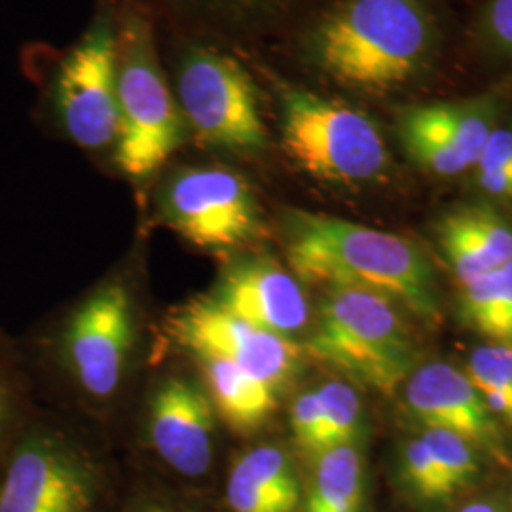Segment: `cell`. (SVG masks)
Listing matches in <instances>:
<instances>
[{
  "instance_id": "obj_30",
  "label": "cell",
  "mask_w": 512,
  "mask_h": 512,
  "mask_svg": "<svg viewBox=\"0 0 512 512\" xmlns=\"http://www.w3.org/2000/svg\"><path fill=\"white\" fill-rule=\"evenodd\" d=\"M12 412H14L12 391H10L8 384L0 378V437H2L4 429L8 427L10 420H12Z\"/></svg>"
},
{
  "instance_id": "obj_15",
  "label": "cell",
  "mask_w": 512,
  "mask_h": 512,
  "mask_svg": "<svg viewBox=\"0 0 512 512\" xmlns=\"http://www.w3.org/2000/svg\"><path fill=\"white\" fill-rule=\"evenodd\" d=\"M439 245L461 285L512 262V226L488 207H461L440 220Z\"/></svg>"
},
{
  "instance_id": "obj_25",
  "label": "cell",
  "mask_w": 512,
  "mask_h": 512,
  "mask_svg": "<svg viewBox=\"0 0 512 512\" xmlns=\"http://www.w3.org/2000/svg\"><path fill=\"white\" fill-rule=\"evenodd\" d=\"M404 147L416 164L442 177H454L463 173L469 164L459 156L456 150L446 145H440L437 141L423 137L414 131L401 129Z\"/></svg>"
},
{
  "instance_id": "obj_33",
  "label": "cell",
  "mask_w": 512,
  "mask_h": 512,
  "mask_svg": "<svg viewBox=\"0 0 512 512\" xmlns=\"http://www.w3.org/2000/svg\"><path fill=\"white\" fill-rule=\"evenodd\" d=\"M509 512H512V499H511V509H509Z\"/></svg>"
},
{
  "instance_id": "obj_31",
  "label": "cell",
  "mask_w": 512,
  "mask_h": 512,
  "mask_svg": "<svg viewBox=\"0 0 512 512\" xmlns=\"http://www.w3.org/2000/svg\"><path fill=\"white\" fill-rule=\"evenodd\" d=\"M458 512H509V509L492 499H476V501L463 505Z\"/></svg>"
},
{
  "instance_id": "obj_5",
  "label": "cell",
  "mask_w": 512,
  "mask_h": 512,
  "mask_svg": "<svg viewBox=\"0 0 512 512\" xmlns=\"http://www.w3.org/2000/svg\"><path fill=\"white\" fill-rule=\"evenodd\" d=\"M281 141L294 164L325 183L374 181L389 160L366 114L304 90L283 93Z\"/></svg>"
},
{
  "instance_id": "obj_7",
  "label": "cell",
  "mask_w": 512,
  "mask_h": 512,
  "mask_svg": "<svg viewBox=\"0 0 512 512\" xmlns=\"http://www.w3.org/2000/svg\"><path fill=\"white\" fill-rule=\"evenodd\" d=\"M50 109L78 147L101 150L118 139V29L105 16L95 19L57 63Z\"/></svg>"
},
{
  "instance_id": "obj_24",
  "label": "cell",
  "mask_w": 512,
  "mask_h": 512,
  "mask_svg": "<svg viewBox=\"0 0 512 512\" xmlns=\"http://www.w3.org/2000/svg\"><path fill=\"white\" fill-rule=\"evenodd\" d=\"M397 476L404 492L423 507L448 505L437 467L421 435L404 442L397 459Z\"/></svg>"
},
{
  "instance_id": "obj_13",
  "label": "cell",
  "mask_w": 512,
  "mask_h": 512,
  "mask_svg": "<svg viewBox=\"0 0 512 512\" xmlns=\"http://www.w3.org/2000/svg\"><path fill=\"white\" fill-rule=\"evenodd\" d=\"M209 296L256 329L285 338L306 329L310 321L300 281L270 256L239 258L222 272Z\"/></svg>"
},
{
  "instance_id": "obj_11",
  "label": "cell",
  "mask_w": 512,
  "mask_h": 512,
  "mask_svg": "<svg viewBox=\"0 0 512 512\" xmlns=\"http://www.w3.org/2000/svg\"><path fill=\"white\" fill-rule=\"evenodd\" d=\"M92 471L65 440L31 431L0 482V512H92Z\"/></svg>"
},
{
  "instance_id": "obj_8",
  "label": "cell",
  "mask_w": 512,
  "mask_h": 512,
  "mask_svg": "<svg viewBox=\"0 0 512 512\" xmlns=\"http://www.w3.org/2000/svg\"><path fill=\"white\" fill-rule=\"evenodd\" d=\"M160 207L165 222L203 251L238 249L262 228L251 186L224 167H190L175 173L165 183Z\"/></svg>"
},
{
  "instance_id": "obj_32",
  "label": "cell",
  "mask_w": 512,
  "mask_h": 512,
  "mask_svg": "<svg viewBox=\"0 0 512 512\" xmlns=\"http://www.w3.org/2000/svg\"><path fill=\"white\" fill-rule=\"evenodd\" d=\"M137 512H169V511H165V509H158V507H148V509H143V511H137Z\"/></svg>"
},
{
  "instance_id": "obj_6",
  "label": "cell",
  "mask_w": 512,
  "mask_h": 512,
  "mask_svg": "<svg viewBox=\"0 0 512 512\" xmlns=\"http://www.w3.org/2000/svg\"><path fill=\"white\" fill-rule=\"evenodd\" d=\"M177 97L186 126L202 145L236 152L266 145L253 80L230 55L188 48L179 63Z\"/></svg>"
},
{
  "instance_id": "obj_28",
  "label": "cell",
  "mask_w": 512,
  "mask_h": 512,
  "mask_svg": "<svg viewBox=\"0 0 512 512\" xmlns=\"http://www.w3.org/2000/svg\"><path fill=\"white\" fill-rule=\"evenodd\" d=\"M490 33L501 48L512 54V0H494L488 12Z\"/></svg>"
},
{
  "instance_id": "obj_19",
  "label": "cell",
  "mask_w": 512,
  "mask_h": 512,
  "mask_svg": "<svg viewBox=\"0 0 512 512\" xmlns=\"http://www.w3.org/2000/svg\"><path fill=\"white\" fill-rule=\"evenodd\" d=\"M401 129L429 137L456 150L469 164L476 165L492 128L488 114L478 105H427L408 110Z\"/></svg>"
},
{
  "instance_id": "obj_2",
  "label": "cell",
  "mask_w": 512,
  "mask_h": 512,
  "mask_svg": "<svg viewBox=\"0 0 512 512\" xmlns=\"http://www.w3.org/2000/svg\"><path fill=\"white\" fill-rule=\"evenodd\" d=\"M431 48L420 0H346L311 38L315 63L336 82L382 92L418 73Z\"/></svg>"
},
{
  "instance_id": "obj_9",
  "label": "cell",
  "mask_w": 512,
  "mask_h": 512,
  "mask_svg": "<svg viewBox=\"0 0 512 512\" xmlns=\"http://www.w3.org/2000/svg\"><path fill=\"white\" fill-rule=\"evenodd\" d=\"M165 332L190 355L222 357L277 391L293 378L304 351L291 338L249 325L209 294L192 298L173 311L165 321Z\"/></svg>"
},
{
  "instance_id": "obj_10",
  "label": "cell",
  "mask_w": 512,
  "mask_h": 512,
  "mask_svg": "<svg viewBox=\"0 0 512 512\" xmlns=\"http://www.w3.org/2000/svg\"><path fill=\"white\" fill-rule=\"evenodd\" d=\"M133 344V304L122 283H107L67 319L59 353L74 380L93 397L120 385Z\"/></svg>"
},
{
  "instance_id": "obj_23",
  "label": "cell",
  "mask_w": 512,
  "mask_h": 512,
  "mask_svg": "<svg viewBox=\"0 0 512 512\" xmlns=\"http://www.w3.org/2000/svg\"><path fill=\"white\" fill-rule=\"evenodd\" d=\"M465 376L495 418L512 425V349L486 344L473 351Z\"/></svg>"
},
{
  "instance_id": "obj_14",
  "label": "cell",
  "mask_w": 512,
  "mask_h": 512,
  "mask_svg": "<svg viewBox=\"0 0 512 512\" xmlns=\"http://www.w3.org/2000/svg\"><path fill=\"white\" fill-rule=\"evenodd\" d=\"M215 406L207 391L186 378H169L150 401V442L184 476H202L213 459Z\"/></svg>"
},
{
  "instance_id": "obj_4",
  "label": "cell",
  "mask_w": 512,
  "mask_h": 512,
  "mask_svg": "<svg viewBox=\"0 0 512 512\" xmlns=\"http://www.w3.org/2000/svg\"><path fill=\"white\" fill-rule=\"evenodd\" d=\"M118 139L114 160L131 179H147L183 145L186 122L158 65L147 19L118 29Z\"/></svg>"
},
{
  "instance_id": "obj_3",
  "label": "cell",
  "mask_w": 512,
  "mask_h": 512,
  "mask_svg": "<svg viewBox=\"0 0 512 512\" xmlns=\"http://www.w3.org/2000/svg\"><path fill=\"white\" fill-rule=\"evenodd\" d=\"M306 351L384 395L397 393L418 363L401 308L385 296L357 289L327 291Z\"/></svg>"
},
{
  "instance_id": "obj_16",
  "label": "cell",
  "mask_w": 512,
  "mask_h": 512,
  "mask_svg": "<svg viewBox=\"0 0 512 512\" xmlns=\"http://www.w3.org/2000/svg\"><path fill=\"white\" fill-rule=\"evenodd\" d=\"M226 499L232 512H296L302 488L283 450L258 446L234 463Z\"/></svg>"
},
{
  "instance_id": "obj_27",
  "label": "cell",
  "mask_w": 512,
  "mask_h": 512,
  "mask_svg": "<svg viewBox=\"0 0 512 512\" xmlns=\"http://www.w3.org/2000/svg\"><path fill=\"white\" fill-rule=\"evenodd\" d=\"M476 165H478V171L512 169V131L509 129L492 131Z\"/></svg>"
},
{
  "instance_id": "obj_21",
  "label": "cell",
  "mask_w": 512,
  "mask_h": 512,
  "mask_svg": "<svg viewBox=\"0 0 512 512\" xmlns=\"http://www.w3.org/2000/svg\"><path fill=\"white\" fill-rule=\"evenodd\" d=\"M315 391L319 397L317 458L332 448L355 444L363 431L365 412L359 393L346 382H327L315 387Z\"/></svg>"
},
{
  "instance_id": "obj_20",
  "label": "cell",
  "mask_w": 512,
  "mask_h": 512,
  "mask_svg": "<svg viewBox=\"0 0 512 512\" xmlns=\"http://www.w3.org/2000/svg\"><path fill=\"white\" fill-rule=\"evenodd\" d=\"M459 319L490 344L512 349V262L461 285Z\"/></svg>"
},
{
  "instance_id": "obj_1",
  "label": "cell",
  "mask_w": 512,
  "mask_h": 512,
  "mask_svg": "<svg viewBox=\"0 0 512 512\" xmlns=\"http://www.w3.org/2000/svg\"><path fill=\"white\" fill-rule=\"evenodd\" d=\"M283 234L298 281L380 294L427 323L440 321L437 275L410 239L302 209L287 211Z\"/></svg>"
},
{
  "instance_id": "obj_26",
  "label": "cell",
  "mask_w": 512,
  "mask_h": 512,
  "mask_svg": "<svg viewBox=\"0 0 512 512\" xmlns=\"http://www.w3.org/2000/svg\"><path fill=\"white\" fill-rule=\"evenodd\" d=\"M291 431L294 442L311 458H315L319 433V397L315 389L304 391L294 399L291 406Z\"/></svg>"
},
{
  "instance_id": "obj_18",
  "label": "cell",
  "mask_w": 512,
  "mask_h": 512,
  "mask_svg": "<svg viewBox=\"0 0 512 512\" xmlns=\"http://www.w3.org/2000/svg\"><path fill=\"white\" fill-rule=\"evenodd\" d=\"M365 499V459L355 444L315 458L304 512H363Z\"/></svg>"
},
{
  "instance_id": "obj_17",
  "label": "cell",
  "mask_w": 512,
  "mask_h": 512,
  "mask_svg": "<svg viewBox=\"0 0 512 512\" xmlns=\"http://www.w3.org/2000/svg\"><path fill=\"white\" fill-rule=\"evenodd\" d=\"M222 420L239 433L256 431L275 412L277 389L222 357L192 355Z\"/></svg>"
},
{
  "instance_id": "obj_29",
  "label": "cell",
  "mask_w": 512,
  "mask_h": 512,
  "mask_svg": "<svg viewBox=\"0 0 512 512\" xmlns=\"http://www.w3.org/2000/svg\"><path fill=\"white\" fill-rule=\"evenodd\" d=\"M478 184L499 198L512 200V169H494V171H478Z\"/></svg>"
},
{
  "instance_id": "obj_22",
  "label": "cell",
  "mask_w": 512,
  "mask_h": 512,
  "mask_svg": "<svg viewBox=\"0 0 512 512\" xmlns=\"http://www.w3.org/2000/svg\"><path fill=\"white\" fill-rule=\"evenodd\" d=\"M421 439L437 467L448 503L480 478V454L467 440L444 429H425Z\"/></svg>"
},
{
  "instance_id": "obj_12",
  "label": "cell",
  "mask_w": 512,
  "mask_h": 512,
  "mask_svg": "<svg viewBox=\"0 0 512 512\" xmlns=\"http://www.w3.org/2000/svg\"><path fill=\"white\" fill-rule=\"evenodd\" d=\"M404 399L425 429L450 431L475 446L478 454L511 467V452L499 421L458 368L448 363L418 366L406 380Z\"/></svg>"
}]
</instances>
